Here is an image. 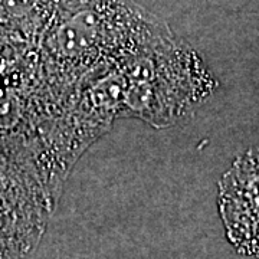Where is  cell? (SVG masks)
Returning <instances> with one entry per match:
<instances>
[{"mask_svg":"<svg viewBox=\"0 0 259 259\" xmlns=\"http://www.w3.org/2000/svg\"><path fill=\"white\" fill-rule=\"evenodd\" d=\"M170 33L134 0H66L36 49L47 82L66 97Z\"/></svg>","mask_w":259,"mask_h":259,"instance_id":"6da1fadb","label":"cell"},{"mask_svg":"<svg viewBox=\"0 0 259 259\" xmlns=\"http://www.w3.org/2000/svg\"><path fill=\"white\" fill-rule=\"evenodd\" d=\"M214 85L200 56L170 33L91 79L88 91L112 120L136 117L163 128L194 111Z\"/></svg>","mask_w":259,"mask_h":259,"instance_id":"7a4b0ae2","label":"cell"},{"mask_svg":"<svg viewBox=\"0 0 259 259\" xmlns=\"http://www.w3.org/2000/svg\"><path fill=\"white\" fill-rule=\"evenodd\" d=\"M66 0H0V32L36 45Z\"/></svg>","mask_w":259,"mask_h":259,"instance_id":"3957f363","label":"cell"}]
</instances>
